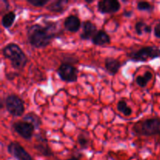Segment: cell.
<instances>
[{"instance_id":"1","label":"cell","mask_w":160,"mask_h":160,"mask_svg":"<svg viewBox=\"0 0 160 160\" xmlns=\"http://www.w3.org/2000/svg\"><path fill=\"white\" fill-rule=\"evenodd\" d=\"M28 40L30 45L36 48H45L57 35L56 25L49 23L46 26L34 24L28 30Z\"/></svg>"},{"instance_id":"2","label":"cell","mask_w":160,"mask_h":160,"mask_svg":"<svg viewBox=\"0 0 160 160\" xmlns=\"http://www.w3.org/2000/svg\"><path fill=\"white\" fill-rule=\"evenodd\" d=\"M2 54L6 59H9L16 70H23L28 62V57L19 45L9 43L2 48Z\"/></svg>"},{"instance_id":"3","label":"cell","mask_w":160,"mask_h":160,"mask_svg":"<svg viewBox=\"0 0 160 160\" xmlns=\"http://www.w3.org/2000/svg\"><path fill=\"white\" fill-rule=\"evenodd\" d=\"M133 131L139 136H153L160 134V118L141 120L133 127Z\"/></svg>"},{"instance_id":"4","label":"cell","mask_w":160,"mask_h":160,"mask_svg":"<svg viewBox=\"0 0 160 160\" xmlns=\"http://www.w3.org/2000/svg\"><path fill=\"white\" fill-rule=\"evenodd\" d=\"M128 56L134 62H146L148 59L160 58V49L156 46H145L128 53Z\"/></svg>"},{"instance_id":"5","label":"cell","mask_w":160,"mask_h":160,"mask_svg":"<svg viewBox=\"0 0 160 160\" xmlns=\"http://www.w3.org/2000/svg\"><path fill=\"white\" fill-rule=\"evenodd\" d=\"M5 106L6 110L13 117H20L24 112V105L23 100L14 94L6 97L5 100Z\"/></svg>"},{"instance_id":"6","label":"cell","mask_w":160,"mask_h":160,"mask_svg":"<svg viewBox=\"0 0 160 160\" xmlns=\"http://www.w3.org/2000/svg\"><path fill=\"white\" fill-rule=\"evenodd\" d=\"M57 74L62 81L76 82L78 81V69L67 62H62L58 67Z\"/></svg>"},{"instance_id":"7","label":"cell","mask_w":160,"mask_h":160,"mask_svg":"<svg viewBox=\"0 0 160 160\" xmlns=\"http://www.w3.org/2000/svg\"><path fill=\"white\" fill-rule=\"evenodd\" d=\"M12 129L25 140H30L33 137L34 127L26 121H17L12 123Z\"/></svg>"},{"instance_id":"8","label":"cell","mask_w":160,"mask_h":160,"mask_svg":"<svg viewBox=\"0 0 160 160\" xmlns=\"http://www.w3.org/2000/svg\"><path fill=\"white\" fill-rule=\"evenodd\" d=\"M8 152L18 160H33L31 155L17 142H11L7 147Z\"/></svg>"},{"instance_id":"9","label":"cell","mask_w":160,"mask_h":160,"mask_svg":"<svg viewBox=\"0 0 160 160\" xmlns=\"http://www.w3.org/2000/svg\"><path fill=\"white\" fill-rule=\"evenodd\" d=\"M97 8L101 13H115L120 9V3L117 0H102L98 2Z\"/></svg>"},{"instance_id":"10","label":"cell","mask_w":160,"mask_h":160,"mask_svg":"<svg viewBox=\"0 0 160 160\" xmlns=\"http://www.w3.org/2000/svg\"><path fill=\"white\" fill-rule=\"evenodd\" d=\"M37 143L34 145V149L42 156L45 157H51L53 156V152L50 147L48 146V141L46 138L42 134L37 135Z\"/></svg>"},{"instance_id":"11","label":"cell","mask_w":160,"mask_h":160,"mask_svg":"<svg viewBox=\"0 0 160 160\" xmlns=\"http://www.w3.org/2000/svg\"><path fill=\"white\" fill-rule=\"evenodd\" d=\"M97 28L93 23L91 21H84L82 23V33L81 34L80 37L82 40H89L92 39L97 33Z\"/></svg>"},{"instance_id":"12","label":"cell","mask_w":160,"mask_h":160,"mask_svg":"<svg viewBox=\"0 0 160 160\" xmlns=\"http://www.w3.org/2000/svg\"><path fill=\"white\" fill-rule=\"evenodd\" d=\"M64 27L70 32H78L81 27V20L77 16L70 15L64 20Z\"/></svg>"},{"instance_id":"13","label":"cell","mask_w":160,"mask_h":160,"mask_svg":"<svg viewBox=\"0 0 160 160\" xmlns=\"http://www.w3.org/2000/svg\"><path fill=\"white\" fill-rule=\"evenodd\" d=\"M110 37L104 31H98L92 39V42L95 45H104L110 43Z\"/></svg>"},{"instance_id":"14","label":"cell","mask_w":160,"mask_h":160,"mask_svg":"<svg viewBox=\"0 0 160 160\" xmlns=\"http://www.w3.org/2000/svg\"><path fill=\"white\" fill-rule=\"evenodd\" d=\"M121 66V62L113 58H107L105 62V67L106 70L112 75H115L116 73H117Z\"/></svg>"},{"instance_id":"15","label":"cell","mask_w":160,"mask_h":160,"mask_svg":"<svg viewBox=\"0 0 160 160\" xmlns=\"http://www.w3.org/2000/svg\"><path fill=\"white\" fill-rule=\"evenodd\" d=\"M68 4L67 0H58V1H53L46 7L48 10L54 12H62L67 7Z\"/></svg>"},{"instance_id":"16","label":"cell","mask_w":160,"mask_h":160,"mask_svg":"<svg viewBox=\"0 0 160 160\" xmlns=\"http://www.w3.org/2000/svg\"><path fill=\"white\" fill-rule=\"evenodd\" d=\"M23 121L28 122L31 124H32L35 129H38L40 127V125L42 124V120H41L40 117L34 112H28V113H27L23 117Z\"/></svg>"},{"instance_id":"17","label":"cell","mask_w":160,"mask_h":160,"mask_svg":"<svg viewBox=\"0 0 160 160\" xmlns=\"http://www.w3.org/2000/svg\"><path fill=\"white\" fill-rule=\"evenodd\" d=\"M16 19V14L13 11L6 12L2 17V25L5 28H9L14 23Z\"/></svg>"},{"instance_id":"18","label":"cell","mask_w":160,"mask_h":160,"mask_svg":"<svg viewBox=\"0 0 160 160\" xmlns=\"http://www.w3.org/2000/svg\"><path fill=\"white\" fill-rule=\"evenodd\" d=\"M152 78V73L150 71H146L142 76H138L136 78V83L141 88H145L148 81Z\"/></svg>"},{"instance_id":"19","label":"cell","mask_w":160,"mask_h":160,"mask_svg":"<svg viewBox=\"0 0 160 160\" xmlns=\"http://www.w3.org/2000/svg\"><path fill=\"white\" fill-rule=\"evenodd\" d=\"M135 31L138 35H142L144 32L151 33L152 28L144 22L139 21L135 24Z\"/></svg>"},{"instance_id":"20","label":"cell","mask_w":160,"mask_h":160,"mask_svg":"<svg viewBox=\"0 0 160 160\" xmlns=\"http://www.w3.org/2000/svg\"><path fill=\"white\" fill-rule=\"evenodd\" d=\"M117 109H118L119 112L123 113L126 117H129L132 113V109L128 106L126 102L123 101V100H121L117 103Z\"/></svg>"},{"instance_id":"21","label":"cell","mask_w":160,"mask_h":160,"mask_svg":"<svg viewBox=\"0 0 160 160\" xmlns=\"http://www.w3.org/2000/svg\"><path fill=\"white\" fill-rule=\"evenodd\" d=\"M78 142L82 148H86L89 145V138L84 133H81L78 137Z\"/></svg>"},{"instance_id":"22","label":"cell","mask_w":160,"mask_h":160,"mask_svg":"<svg viewBox=\"0 0 160 160\" xmlns=\"http://www.w3.org/2000/svg\"><path fill=\"white\" fill-rule=\"evenodd\" d=\"M137 9L141 11H148L152 12L154 9V6L148 2H138L137 4Z\"/></svg>"},{"instance_id":"23","label":"cell","mask_w":160,"mask_h":160,"mask_svg":"<svg viewBox=\"0 0 160 160\" xmlns=\"http://www.w3.org/2000/svg\"><path fill=\"white\" fill-rule=\"evenodd\" d=\"M27 2L36 7H43L49 2V0H27Z\"/></svg>"},{"instance_id":"24","label":"cell","mask_w":160,"mask_h":160,"mask_svg":"<svg viewBox=\"0 0 160 160\" xmlns=\"http://www.w3.org/2000/svg\"><path fill=\"white\" fill-rule=\"evenodd\" d=\"M154 34L156 38H160V23L156 24L154 28Z\"/></svg>"},{"instance_id":"25","label":"cell","mask_w":160,"mask_h":160,"mask_svg":"<svg viewBox=\"0 0 160 160\" xmlns=\"http://www.w3.org/2000/svg\"><path fill=\"white\" fill-rule=\"evenodd\" d=\"M132 15V12L129 11V12H124V16H127V17H130V16Z\"/></svg>"},{"instance_id":"26","label":"cell","mask_w":160,"mask_h":160,"mask_svg":"<svg viewBox=\"0 0 160 160\" xmlns=\"http://www.w3.org/2000/svg\"><path fill=\"white\" fill-rule=\"evenodd\" d=\"M66 160H78V159H76V158H70V159H67Z\"/></svg>"}]
</instances>
